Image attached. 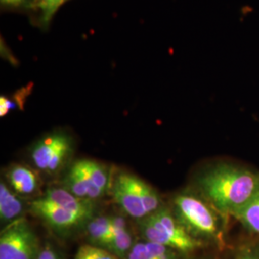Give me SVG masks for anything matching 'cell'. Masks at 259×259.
<instances>
[{
    "label": "cell",
    "mask_w": 259,
    "mask_h": 259,
    "mask_svg": "<svg viewBox=\"0 0 259 259\" xmlns=\"http://www.w3.org/2000/svg\"><path fill=\"white\" fill-rule=\"evenodd\" d=\"M197 192L225 217H235L259 192V172L233 163H218L197 178Z\"/></svg>",
    "instance_id": "cell-1"
},
{
    "label": "cell",
    "mask_w": 259,
    "mask_h": 259,
    "mask_svg": "<svg viewBox=\"0 0 259 259\" xmlns=\"http://www.w3.org/2000/svg\"><path fill=\"white\" fill-rule=\"evenodd\" d=\"M179 222L198 240H221L225 216L199 192H182L172 202Z\"/></svg>",
    "instance_id": "cell-2"
},
{
    "label": "cell",
    "mask_w": 259,
    "mask_h": 259,
    "mask_svg": "<svg viewBox=\"0 0 259 259\" xmlns=\"http://www.w3.org/2000/svg\"><path fill=\"white\" fill-rule=\"evenodd\" d=\"M139 232L144 241L166 246L181 254L190 253L203 246V242L187 232L172 209L164 204L139 221Z\"/></svg>",
    "instance_id": "cell-3"
},
{
    "label": "cell",
    "mask_w": 259,
    "mask_h": 259,
    "mask_svg": "<svg viewBox=\"0 0 259 259\" xmlns=\"http://www.w3.org/2000/svg\"><path fill=\"white\" fill-rule=\"evenodd\" d=\"M111 194L124 212L139 221L163 205L160 195L152 185L127 172H120L113 178Z\"/></svg>",
    "instance_id": "cell-4"
},
{
    "label": "cell",
    "mask_w": 259,
    "mask_h": 259,
    "mask_svg": "<svg viewBox=\"0 0 259 259\" xmlns=\"http://www.w3.org/2000/svg\"><path fill=\"white\" fill-rule=\"evenodd\" d=\"M39 244L24 217L6 225L0 235V259H37Z\"/></svg>",
    "instance_id": "cell-5"
},
{
    "label": "cell",
    "mask_w": 259,
    "mask_h": 259,
    "mask_svg": "<svg viewBox=\"0 0 259 259\" xmlns=\"http://www.w3.org/2000/svg\"><path fill=\"white\" fill-rule=\"evenodd\" d=\"M72 151V143L65 133L56 132L47 135L35 143L31 158L37 169L55 174L64 166Z\"/></svg>",
    "instance_id": "cell-6"
},
{
    "label": "cell",
    "mask_w": 259,
    "mask_h": 259,
    "mask_svg": "<svg viewBox=\"0 0 259 259\" xmlns=\"http://www.w3.org/2000/svg\"><path fill=\"white\" fill-rule=\"evenodd\" d=\"M30 211L58 232L72 231L89 222L83 217L52 204L44 198L33 201L30 204Z\"/></svg>",
    "instance_id": "cell-7"
},
{
    "label": "cell",
    "mask_w": 259,
    "mask_h": 259,
    "mask_svg": "<svg viewBox=\"0 0 259 259\" xmlns=\"http://www.w3.org/2000/svg\"><path fill=\"white\" fill-rule=\"evenodd\" d=\"M42 198L52 204L83 217L88 221L93 218L95 211L93 201L76 197L64 187L50 188Z\"/></svg>",
    "instance_id": "cell-8"
},
{
    "label": "cell",
    "mask_w": 259,
    "mask_h": 259,
    "mask_svg": "<svg viewBox=\"0 0 259 259\" xmlns=\"http://www.w3.org/2000/svg\"><path fill=\"white\" fill-rule=\"evenodd\" d=\"M64 188L76 197L95 201L103 197L106 191L93 184L83 172L73 164L64 180Z\"/></svg>",
    "instance_id": "cell-9"
},
{
    "label": "cell",
    "mask_w": 259,
    "mask_h": 259,
    "mask_svg": "<svg viewBox=\"0 0 259 259\" xmlns=\"http://www.w3.org/2000/svg\"><path fill=\"white\" fill-rule=\"evenodd\" d=\"M6 179L12 189L20 195H32L39 188V177L30 167L14 164L6 171Z\"/></svg>",
    "instance_id": "cell-10"
},
{
    "label": "cell",
    "mask_w": 259,
    "mask_h": 259,
    "mask_svg": "<svg viewBox=\"0 0 259 259\" xmlns=\"http://www.w3.org/2000/svg\"><path fill=\"white\" fill-rule=\"evenodd\" d=\"M24 204L14 190H11L7 184L0 183V220L2 224L15 222L22 217Z\"/></svg>",
    "instance_id": "cell-11"
},
{
    "label": "cell",
    "mask_w": 259,
    "mask_h": 259,
    "mask_svg": "<svg viewBox=\"0 0 259 259\" xmlns=\"http://www.w3.org/2000/svg\"><path fill=\"white\" fill-rule=\"evenodd\" d=\"M87 233L92 245L106 249L112 237L111 217H93L87 224Z\"/></svg>",
    "instance_id": "cell-12"
},
{
    "label": "cell",
    "mask_w": 259,
    "mask_h": 259,
    "mask_svg": "<svg viewBox=\"0 0 259 259\" xmlns=\"http://www.w3.org/2000/svg\"><path fill=\"white\" fill-rule=\"evenodd\" d=\"M90 181L100 187L104 191H108L111 186L110 183V174L106 167L92 159H79L74 163Z\"/></svg>",
    "instance_id": "cell-13"
},
{
    "label": "cell",
    "mask_w": 259,
    "mask_h": 259,
    "mask_svg": "<svg viewBox=\"0 0 259 259\" xmlns=\"http://www.w3.org/2000/svg\"><path fill=\"white\" fill-rule=\"evenodd\" d=\"M234 218L249 232L259 234V192Z\"/></svg>",
    "instance_id": "cell-14"
},
{
    "label": "cell",
    "mask_w": 259,
    "mask_h": 259,
    "mask_svg": "<svg viewBox=\"0 0 259 259\" xmlns=\"http://www.w3.org/2000/svg\"><path fill=\"white\" fill-rule=\"evenodd\" d=\"M134 245L135 243L132 234L130 233L128 229H126L120 232H114L106 249L110 250L111 253H113L118 258L126 259Z\"/></svg>",
    "instance_id": "cell-15"
},
{
    "label": "cell",
    "mask_w": 259,
    "mask_h": 259,
    "mask_svg": "<svg viewBox=\"0 0 259 259\" xmlns=\"http://www.w3.org/2000/svg\"><path fill=\"white\" fill-rule=\"evenodd\" d=\"M68 0H38L37 9L39 10V23L47 28L55 16L57 11Z\"/></svg>",
    "instance_id": "cell-16"
},
{
    "label": "cell",
    "mask_w": 259,
    "mask_h": 259,
    "mask_svg": "<svg viewBox=\"0 0 259 259\" xmlns=\"http://www.w3.org/2000/svg\"><path fill=\"white\" fill-rule=\"evenodd\" d=\"M74 259H119L107 249L92 244L83 245L77 250Z\"/></svg>",
    "instance_id": "cell-17"
},
{
    "label": "cell",
    "mask_w": 259,
    "mask_h": 259,
    "mask_svg": "<svg viewBox=\"0 0 259 259\" xmlns=\"http://www.w3.org/2000/svg\"><path fill=\"white\" fill-rule=\"evenodd\" d=\"M145 243L148 251L149 259H179L181 254L177 250L160 244L146 241Z\"/></svg>",
    "instance_id": "cell-18"
},
{
    "label": "cell",
    "mask_w": 259,
    "mask_h": 259,
    "mask_svg": "<svg viewBox=\"0 0 259 259\" xmlns=\"http://www.w3.org/2000/svg\"><path fill=\"white\" fill-rule=\"evenodd\" d=\"M2 6L13 9L37 8L38 0H0Z\"/></svg>",
    "instance_id": "cell-19"
},
{
    "label": "cell",
    "mask_w": 259,
    "mask_h": 259,
    "mask_svg": "<svg viewBox=\"0 0 259 259\" xmlns=\"http://www.w3.org/2000/svg\"><path fill=\"white\" fill-rule=\"evenodd\" d=\"M126 259H149L145 241L135 243Z\"/></svg>",
    "instance_id": "cell-20"
},
{
    "label": "cell",
    "mask_w": 259,
    "mask_h": 259,
    "mask_svg": "<svg viewBox=\"0 0 259 259\" xmlns=\"http://www.w3.org/2000/svg\"><path fill=\"white\" fill-rule=\"evenodd\" d=\"M19 100V97H17L16 100H14V99L8 98L6 96H1L0 97V116L4 117L9 113L10 111L18 108Z\"/></svg>",
    "instance_id": "cell-21"
},
{
    "label": "cell",
    "mask_w": 259,
    "mask_h": 259,
    "mask_svg": "<svg viewBox=\"0 0 259 259\" xmlns=\"http://www.w3.org/2000/svg\"><path fill=\"white\" fill-rule=\"evenodd\" d=\"M235 259H259V248H244L237 253Z\"/></svg>",
    "instance_id": "cell-22"
},
{
    "label": "cell",
    "mask_w": 259,
    "mask_h": 259,
    "mask_svg": "<svg viewBox=\"0 0 259 259\" xmlns=\"http://www.w3.org/2000/svg\"><path fill=\"white\" fill-rule=\"evenodd\" d=\"M37 259H63L50 245H47L42 250H40Z\"/></svg>",
    "instance_id": "cell-23"
}]
</instances>
